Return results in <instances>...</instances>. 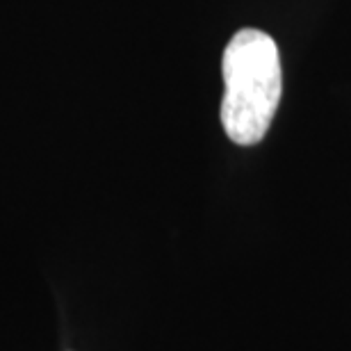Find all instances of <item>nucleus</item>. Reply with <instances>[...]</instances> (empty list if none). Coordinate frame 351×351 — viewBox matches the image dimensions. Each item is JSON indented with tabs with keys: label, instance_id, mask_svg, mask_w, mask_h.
Returning <instances> with one entry per match:
<instances>
[{
	"label": "nucleus",
	"instance_id": "f257e3e1",
	"mask_svg": "<svg viewBox=\"0 0 351 351\" xmlns=\"http://www.w3.org/2000/svg\"><path fill=\"white\" fill-rule=\"evenodd\" d=\"M221 125L240 146L263 142L283 91L278 46L269 34L244 27L228 41L221 60Z\"/></svg>",
	"mask_w": 351,
	"mask_h": 351
}]
</instances>
